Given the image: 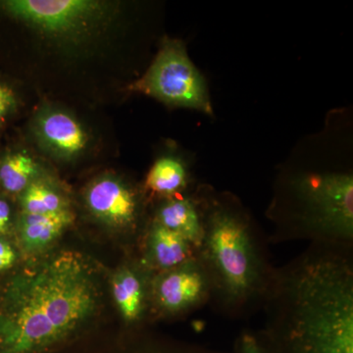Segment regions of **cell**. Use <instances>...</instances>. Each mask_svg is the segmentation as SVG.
Listing matches in <instances>:
<instances>
[{
	"label": "cell",
	"mask_w": 353,
	"mask_h": 353,
	"mask_svg": "<svg viewBox=\"0 0 353 353\" xmlns=\"http://www.w3.org/2000/svg\"><path fill=\"white\" fill-rule=\"evenodd\" d=\"M350 246L311 243L276 269L262 303L273 353H353Z\"/></svg>",
	"instance_id": "obj_1"
},
{
	"label": "cell",
	"mask_w": 353,
	"mask_h": 353,
	"mask_svg": "<svg viewBox=\"0 0 353 353\" xmlns=\"http://www.w3.org/2000/svg\"><path fill=\"white\" fill-rule=\"evenodd\" d=\"M101 282L94 265L64 252L18 274L0 306V353H44L97 313Z\"/></svg>",
	"instance_id": "obj_2"
},
{
	"label": "cell",
	"mask_w": 353,
	"mask_h": 353,
	"mask_svg": "<svg viewBox=\"0 0 353 353\" xmlns=\"http://www.w3.org/2000/svg\"><path fill=\"white\" fill-rule=\"evenodd\" d=\"M203 236L197 257L208 271L213 301L230 315L262 303L275 268L248 214L232 201L201 194Z\"/></svg>",
	"instance_id": "obj_3"
},
{
	"label": "cell",
	"mask_w": 353,
	"mask_h": 353,
	"mask_svg": "<svg viewBox=\"0 0 353 353\" xmlns=\"http://www.w3.org/2000/svg\"><path fill=\"white\" fill-rule=\"evenodd\" d=\"M292 209L278 222L279 241L350 246L353 243V176L305 172L288 183Z\"/></svg>",
	"instance_id": "obj_4"
},
{
	"label": "cell",
	"mask_w": 353,
	"mask_h": 353,
	"mask_svg": "<svg viewBox=\"0 0 353 353\" xmlns=\"http://www.w3.org/2000/svg\"><path fill=\"white\" fill-rule=\"evenodd\" d=\"M131 88L167 105L213 114L205 80L178 39H164L152 66Z\"/></svg>",
	"instance_id": "obj_5"
},
{
	"label": "cell",
	"mask_w": 353,
	"mask_h": 353,
	"mask_svg": "<svg viewBox=\"0 0 353 353\" xmlns=\"http://www.w3.org/2000/svg\"><path fill=\"white\" fill-rule=\"evenodd\" d=\"M7 14L54 38L75 39L105 24L112 6L95 0H7Z\"/></svg>",
	"instance_id": "obj_6"
},
{
	"label": "cell",
	"mask_w": 353,
	"mask_h": 353,
	"mask_svg": "<svg viewBox=\"0 0 353 353\" xmlns=\"http://www.w3.org/2000/svg\"><path fill=\"white\" fill-rule=\"evenodd\" d=\"M211 299L210 278L197 254L180 266L152 276L150 303L159 314H187Z\"/></svg>",
	"instance_id": "obj_7"
},
{
	"label": "cell",
	"mask_w": 353,
	"mask_h": 353,
	"mask_svg": "<svg viewBox=\"0 0 353 353\" xmlns=\"http://www.w3.org/2000/svg\"><path fill=\"white\" fill-rule=\"evenodd\" d=\"M85 203L95 218L119 230L134 232L138 228L139 201L130 185L115 176L97 179L85 194Z\"/></svg>",
	"instance_id": "obj_8"
},
{
	"label": "cell",
	"mask_w": 353,
	"mask_h": 353,
	"mask_svg": "<svg viewBox=\"0 0 353 353\" xmlns=\"http://www.w3.org/2000/svg\"><path fill=\"white\" fill-rule=\"evenodd\" d=\"M34 136L43 148L60 159H73L85 152L88 134L79 121L60 109H44L34 122Z\"/></svg>",
	"instance_id": "obj_9"
},
{
	"label": "cell",
	"mask_w": 353,
	"mask_h": 353,
	"mask_svg": "<svg viewBox=\"0 0 353 353\" xmlns=\"http://www.w3.org/2000/svg\"><path fill=\"white\" fill-rule=\"evenodd\" d=\"M196 254V248L182 236L153 221L146 236L143 263L148 271L157 274L170 270Z\"/></svg>",
	"instance_id": "obj_10"
},
{
	"label": "cell",
	"mask_w": 353,
	"mask_h": 353,
	"mask_svg": "<svg viewBox=\"0 0 353 353\" xmlns=\"http://www.w3.org/2000/svg\"><path fill=\"white\" fill-rule=\"evenodd\" d=\"M153 221L180 234L199 250L204 231L201 194L166 199L157 208Z\"/></svg>",
	"instance_id": "obj_11"
},
{
	"label": "cell",
	"mask_w": 353,
	"mask_h": 353,
	"mask_svg": "<svg viewBox=\"0 0 353 353\" xmlns=\"http://www.w3.org/2000/svg\"><path fill=\"white\" fill-rule=\"evenodd\" d=\"M73 219L74 215L70 209L46 215L22 212L17 223L21 245L27 252H41L64 233Z\"/></svg>",
	"instance_id": "obj_12"
},
{
	"label": "cell",
	"mask_w": 353,
	"mask_h": 353,
	"mask_svg": "<svg viewBox=\"0 0 353 353\" xmlns=\"http://www.w3.org/2000/svg\"><path fill=\"white\" fill-rule=\"evenodd\" d=\"M139 270L123 268L114 276V301L127 323H136L145 315L150 301L152 278H145Z\"/></svg>",
	"instance_id": "obj_13"
},
{
	"label": "cell",
	"mask_w": 353,
	"mask_h": 353,
	"mask_svg": "<svg viewBox=\"0 0 353 353\" xmlns=\"http://www.w3.org/2000/svg\"><path fill=\"white\" fill-rule=\"evenodd\" d=\"M190 176L187 164L181 158L166 155L153 163L146 176L145 187L165 199L180 196L189 187Z\"/></svg>",
	"instance_id": "obj_14"
},
{
	"label": "cell",
	"mask_w": 353,
	"mask_h": 353,
	"mask_svg": "<svg viewBox=\"0 0 353 353\" xmlns=\"http://www.w3.org/2000/svg\"><path fill=\"white\" fill-rule=\"evenodd\" d=\"M39 174L41 167L29 153L10 152L0 160V185L10 194H22Z\"/></svg>",
	"instance_id": "obj_15"
},
{
	"label": "cell",
	"mask_w": 353,
	"mask_h": 353,
	"mask_svg": "<svg viewBox=\"0 0 353 353\" xmlns=\"http://www.w3.org/2000/svg\"><path fill=\"white\" fill-rule=\"evenodd\" d=\"M20 203L22 212L28 214H54L69 210L68 202L61 192L41 178L20 194Z\"/></svg>",
	"instance_id": "obj_16"
},
{
	"label": "cell",
	"mask_w": 353,
	"mask_h": 353,
	"mask_svg": "<svg viewBox=\"0 0 353 353\" xmlns=\"http://www.w3.org/2000/svg\"><path fill=\"white\" fill-rule=\"evenodd\" d=\"M17 108L15 94L10 88L0 83V125L14 113Z\"/></svg>",
	"instance_id": "obj_17"
},
{
	"label": "cell",
	"mask_w": 353,
	"mask_h": 353,
	"mask_svg": "<svg viewBox=\"0 0 353 353\" xmlns=\"http://www.w3.org/2000/svg\"><path fill=\"white\" fill-rule=\"evenodd\" d=\"M236 353H273L259 340V336L246 332L241 334Z\"/></svg>",
	"instance_id": "obj_18"
},
{
	"label": "cell",
	"mask_w": 353,
	"mask_h": 353,
	"mask_svg": "<svg viewBox=\"0 0 353 353\" xmlns=\"http://www.w3.org/2000/svg\"><path fill=\"white\" fill-rule=\"evenodd\" d=\"M16 253L10 243L0 240V272L8 270L15 263Z\"/></svg>",
	"instance_id": "obj_19"
},
{
	"label": "cell",
	"mask_w": 353,
	"mask_h": 353,
	"mask_svg": "<svg viewBox=\"0 0 353 353\" xmlns=\"http://www.w3.org/2000/svg\"><path fill=\"white\" fill-rule=\"evenodd\" d=\"M11 221V208L8 202L0 199V234L8 230Z\"/></svg>",
	"instance_id": "obj_20"
},
{
	"label": "cell",
	"mask_w": 353,
	"mask_h": 353,
	"mask_svg": "<svg viewBox=\"0 0 353 353\" xmlns=\"http://www.w3.org/2000/svg\"><path fill=\"white\" fill-rule=\"evenodd\" d=\"M139 353H169V352H158V350H148V352H141Z\"/></svg>",
	"instance_id": "obj_21"
}]
</instances>
